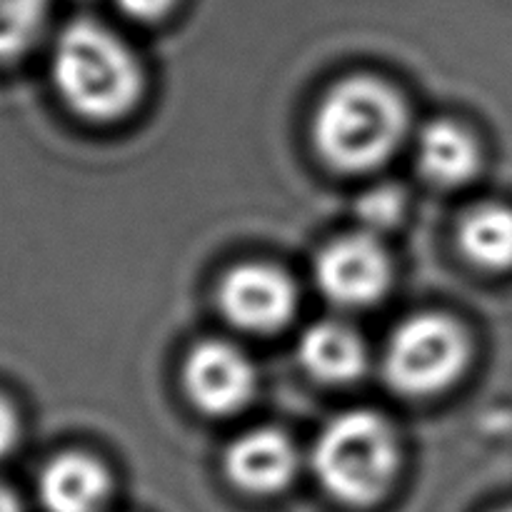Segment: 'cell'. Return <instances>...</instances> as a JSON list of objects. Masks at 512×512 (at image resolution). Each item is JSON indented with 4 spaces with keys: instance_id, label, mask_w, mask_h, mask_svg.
<instances>
[{
    "instance_id": "8",
    "label": "cell",
    "mask_w": 512,
    "mask_h": 512,
    "mask_svg": "<svg viewBox=\"0 0 512 512\" xmlns=\"http://www.w3.org/2000/svg\"><path fill=\"white\" fill-rule=\"evenodd\" d=\"M298 450L275 428H255L225 450V475L250 495H275L293 483Z\"/></svg>"
},
{
    "instance_id": "5",
    "label": "cell",
    "mask_w": 512,
    "mask_h": 512,
    "mask_svg": "<svg viewBox=\"0 0 512 512\" xmlns=\"http://www.w3.org/2000/svg\"><path fill=\"white\" fill-rule=\"evenodd\" d=\"M390 258L373 233L333 240L315 263L320 293L343 308H368L390 288Z\"/></svg>"
},
{
    "instance_id": "6",
    "label": "cell",
    "mask_w": 512,
    "mask_h": 512,
    "mask_svg": "<svg viewBox=\"0 0 512 512\" xmlns=\"http://www.w3.org/2000/svg\"><path fill=\"white\" fill-rule=\"evenodd\" d=\"M218 303L225 318L248 333H275L290 323L298 305L293 280L273 265H238L223 278Z\"/></svg>"
},
{
    "instance_id": "1",
    "label": "cell",
    "mask_w": 512,
    "mask_h": 512,
    "mask_svg": "<svg viewBox=\"0 0 512 512\" xmlns=\"http://www.w3.org/2000/svg\"><path fill=\"white\" fill-rule=\"evenodd\" d=\"M408 130V108L383 80L355 75L325 93L313 118L320 158L343 173L383 165Z\"/></svg>"
},
{
    "instance_id": "12",
    "label": "cell",
    "mask_w": 512,
    "mask_h": 512,
    "mask_svg": "<svg viewBox=\"0 0 512 512\" xmlns=\"http://www.w3.org/2000/svg\"><path fill=\"white\" fill-rule=\"evenodd\" d=\"M458 243L465 258L483 270L503 273L512 268V208L480 205L463 218Z\"/></svg>"
},
{
    "instance_id": "7",
    "label": "cell",
    "mask_w": 512,
    "mask_h": 512,
    "mask_svg": "<svg viewBox=\"0 0 512 512\" xmlns=\"http://www.w3.org/2000/svg\"><path fill=\"white\" fill-rule=\"evenodd\" d=\"M183 383L190 403L200 413L233 415L253 400L255 368L235 345L205 340L190 350Z\"/></svg>"
},
{
    "instance_id": "2",
    "label": "cell",
    "mask_w": 512,
    "mask_h": 512,
    "mask_svg": "<svg viewBox=\"0 0 512 512\" xmlns=\"http://www.w3.org/2000/svg\"><path fill=\"white\" fill-rule=\"evenodd\" d=\"M53 83L73 113L108 123L138 105L143 68L113 30L93 20H75L55 43Z\"/></svg>"
},
{
    "instance_id": "11",
    "label": "cell",
    "mask_w": 512,
    "mask_h": 512,
    "mask_svg": "<svg viewBox=\"0 0 512 512\" xmlns=\"http://www.w3.org/2000/svg\"><path fill=\"white\" fill-rule=\"evenodd\" d=\"M418 168L430 183L443 188L468 183L480 168L478 140L458 123L435 120L418 138Z\"/></svg>"
},
{
    "instance_id": "3",
    "label": "cell",
    "mask_w": 512,
    "mask_h": 512,
    "mask_svg": "<svg viewBox=\"0 0 512 512\" xmlns=\"http://www.w3.org/2000/svg\"><path fill=\"white\" fill-rule=\"evenodd\" d=\"M400 448L393 428L373 410L338 415L313 448V470L323 490L350 508L378 503L393 485Z\"/></svg>"
},
{
    "instance_id": "10",
    "label": "cell",
    "mask_w": 512,
    "mask_h": 512,
    "mask_svg": "<svg viewBox=\"0 0 512 512\" xmlns=\"http://www.w3.org/2000/svg\"><path fill=\"white\" fill-rule=\"evenodd\" d=\"M303 368L328 385L353 383L365 370V345L353 328L335 320L310 325L298 345Z\"/></svg>"
},
{
    "instance_id": "17",
    "label": "cell",
    "mask_w": 512,
    "mask_h": 512,
    "mask_svg": "<svg viewBox=\"0 0 512 512\" xmlns=\"http://www.w3.org/2000/svg\"><path fill=\"white\" fill-rule=\"evenodd\" d=\"M0 512H23V508H20V500L15 498L13 490L3 488V485H0Z\"/></svg>"
},
{
    "instance_id": "18",
    "label": "cell",
    "mask_w": 512,
    "mask_h": 512,
    "mask_svg": "<svg viewBox=\"0 0 512 512\" xmlns=\"http://www.w3.org/2000/svg\"><path fill=\"white\" fill-rule=\"evenodd\" d=\"M500 512H512V508H508V510H500Z\"/></svg>"
},
{
    "instance_id": "13",
    "label": "cell",
    "mask_w": 512,
    "mask_h": 512,
    "mask_svg": "<svg viewBox=\"0 0 512 512\" xmlns=\"http://www.w3.org/2000/svg\"><path fill=\"white\" fill-rule=\"evenodd\" d=\"M48 0H0V60L23 53L45 23Z\"/></svg>"
},
{
    "instance_id": "15",
    "label": "cell",
    "mask_w": 512,
    "mask_h": 512,
    "mask_svg": "<svg viewBox=\"0 0 512 512\" xmlns=\"http://www.w3.org/2000/svg\"><path fill=\"white\" fill-rule=\"evenodd\" d=\"M175 3L178 0H115L120 13L138 23H158L175 8Z\"/></svg>"
},
{
    "instance_id": "4",
    "label": "cell",
    "mask_w": 512,
    "mask_h": 512,
    "mask_svg": "<svg viewBox=\"0 0 512 512\" xmlns=\"http://www.w3.org/2000/svg\"><path fill=\"white\" fill-rule=\"evenodd\" d=\"M468 358V335L453 318L420 313L395 328L385 348V378L398 393L423 398L450 388Z\"/></svg>"
},
{
    "instance_id": "14",
    "label": "cell",
    "mask_w": 512,
    "mask_h": 512,
    "mask_svg": "<svg viewBox=\"0 0 512 512\" xmlns=\"http://www.w3.org/2000/svg\"><path fill=\"white\" fill-rule=\"evenodd\" d=\"M355 213H358V220L363 223L365 233L388 230L403 218L405 195L398 188H393V185H378V188H370L368 193L360 195Z\"/></svg>"
},
{
    "instance_id": "16",
    "label": "cell",
    "mask_w": 512,
    "mask_h": 512,
    "mask_svg": "<svg viewBox=\"0 0 512 512\" xmlns=\"http://www.w3.org/2000/svg\"><path fill=\"white\" fill-rule=\"evenodd\" d=\"M20 425L18 415L10 408V403L5 398H0V460L13 450L15 440H18Z\"/></svg>"
},
{
    "instance_id": "9",
    "label": "cell",
    "mask_w": 512,
    "mask_h": 512,
    "mask_svg": "<svg viewBox=\"0 0 512 512\" xmlns=\"http://www.w3.org/2000/svg\"><path fill=\"white\" fill-rule=\"evenodd\" d=\"M38 495L48 512H100L110 495V475L90 455L63 453L40 473Z\"/></svg>"
}]
</instances>
